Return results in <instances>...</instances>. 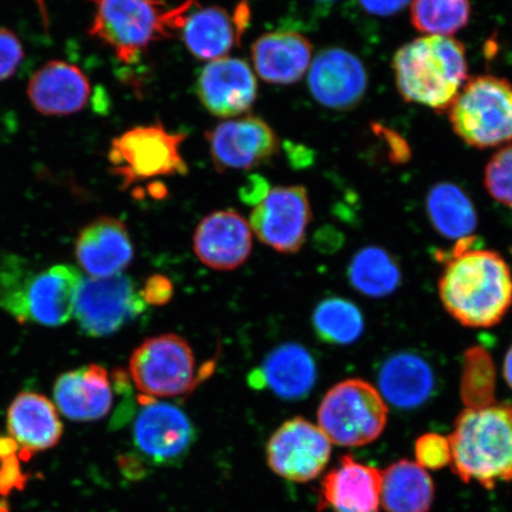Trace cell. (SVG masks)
<instances>
[{
    "mask_svg": "<svg viewBox=\"0 0 512 512\" xmlns=\"http://www.w3.org/2000/svg\"><path fill=\"white\" fill-rule=\"evenodd\" d=\"M439 297L448 315L472 329L494 328L512 305V273L503 256L476 248L475 236L443 255Z\"/></svg>",
    "mask_w": 512,
    "mask_h": 512,
    "instance_id": "1",
    "label": "cell"
},
{
    "mask_svg": "<svg viewBox=\"0 0 512 512\" xmlns=\"http://www.w3.org/2000/svg\"><path fill=\"white\" fill-rule=\"evenodd\" d=\"M396 87L408 104L443 113L469 80V63L462 42L447 36H422L396 51Z\"/></svg>",
    "mask_w": 512,
    "mask_h": 512,
    "instance_id": "2",
    "label": "cell"
},
{
    "mask_svg": "<svg viewBox=\"0 0 512 512\" xmlns=\"http://www.w3.org/2000/svg\"><path fill=\"white\" fill-rule=\"evenodd\" d=\"M448 439L453 472L464 483L492 490L512 482V405L464 409Z\"/></svg>",
    "mask_w": 512,
    "mask_h": 512,
    "instance_id": "3",
    "label": "cell"
},
{
    "mask_svg": "<svg viewBox=\"0 0 512 512\" xmlns=\"http://www.w3.org/2000/svg\"><path fill=\"white\" fill-rule=\"evenodd\" d=\"M89 36L110 48L118 60L131 64L153 43L181 31L196 0L169 8L163 0H92Z\"/></svg>",
    "mask_w": 512,
    "mask_h": 512,
    "instance_id": "4",
    "label": "cell"
},
{
    "mask_svg": "<svg viewBox=\"0 0 512 512\" xmlns=\"http://www.w3.org/2000/svg\"><path fill=\"white\" fill-rule=\"evenodd\" d=\"M454 133L475 149L512 144V83L495 75L467 80L448 108Z\"/></svg>",
    "mask_w": 512,
    "mask_h": 512,
    "instance_id": "5",
    "label": "cell"
},
{
    "mask_svg": "<svg viewBox=\"0 0 512 512\" xmlns=\"http://www.w3.org/2000/svg\"><path fill=\"white\" fill-rule=\"evenodd\" d=\"M187 139L162 124L136 126L113 139L108 162L121 188L159 177L184 176L189 168L182 155Z\"/></svg>",
    "mask_w": 512,
    "mask_h": 512,
    "instance_id": "6",
    "label": "cell"
},
{
    "mask_svg": "<svg viewBox=\"0 0 512 512\" xmlns=\"http://www.w3.org/2000/svg\"><path fill=\"white\" fill-rule=\"evenodd\" d=\"M317 415L318 427L331 443L360 447L380 438L387 426L388 407L373 384L349 379L325 394Z\"/></svg>",
    "mask_w": 512,
    "mask_h": 512,
    "instance_id": "7",
    "label": "cell"
},
{
    "mask_svg": "<svg viewBox=\"0 0 512 512\" xmlns=\"http://www.w3.org/2000/svg\"><path fill=\"white\" fill-rule=\"evenodd\" d=\"M82 279L78 268L72 265L38 271L29 262L18 275L5 312L21 324L57 328L74 316Z\"/></svg>",
    "mask_w": 512,
    "mask_h": 512,
    "instance_id": "8",
    "label": "cell"
},
{
    "mask_svg": "<svg viewBox=\"0 0 512 512\" xmlns=\"http://www.w3.org/2000/svg\"><path fill=\"white\" fill-rule=\"evenodd\" d=\"M189 343L174 334L150 337L133 351L130 376L146 398H176L189 394L202 380Z\"/></svg>",
    "mask_w": 512,
    "mask_h": 512,
    "instance_id": "9",
    "label": "cell"
},
{
    "mask_svg": "<svg viewBox=\"0 0 512 512\" xmlns=\"http://www.w3.org/2000/svg\"><path fill=\"white\" fill-rule=\"evenodd\" d=\"M146 304L124 273L82 279L74 316L83 334L101 338L117 334L145 311Z\"/></svg>",
    "mask_w": 512,
    "mask_h": 512,
    "instance_id": "10",
    "label": "cell"
},
{
    "mask_svg": "<svg viewBox=\"0 0 512 512\" xmlns=\"http://www.w3.org/2000/svg\"><path fill=\"white\" fill-rule=\"evenodd\" d=\"M311 220L307 190L302 185H290L268 190L256 203L248 223L264 245L279 253L294 254L304 246Z\"/></svg>",
    "mask_w": 512,
    "mask_h": 512,
    "instance_id": "11",
    "label": "cell"
},
{
    "mask_svg": "<svg viewBox=\"0 0 512 512\" xmlns=\"http://www.w3.org/2000/svg\"><path fill=\"white\" fill-rule=\"evenodd\" d=\"M142 409L133 424V443L152 464L174 465L187 456L196 433L188 415L171 403L139 395Z\"/></svg>",
    "mask_w": 512,
    "mask_h": 512,
    "instance_id": "12",
    "label": "cell"
},
{
    "mask_svg": "<svg viewBox=\"0 0 512 512\" xmlns=\"http://www.w3.org/2000/svg\"><path fill=\"white\" fill-rule=\"evenodd\" d=\"M266 454L275 475L290 482L307 483L328 465L331 441L318 426L298 416L273 433Z\"/></svg>",
    "mask_w": 512,
    "mask_h": 512,
    "instance_id": "13",
    "label": "cell"
},
{
    "mask_svg": "<svg viewBox=\"0 0 512 512\" xmlns=\"http://www.w3.org/2000/svg\"><path fill=\"white\" fill-rule=\"evenodd\" d=\"M210 157L219 172L249 171L278 155L273 128L259 117L245 115L223 121L207 133Z\"/></svg>",
    "mask_w": 512,
    "mask_h": 512,
    "instance_id": "14",
    "label": "cell"
},
{
    "mask_svg": "<svg viewBox=\"0 0 512 512\" xmlns=\"http://www.w3.org/2000/svg\"><path fill=\"white\" fill-rule=\"evenodd\" d=\"M310 92L318 104L350 111L361 104L368 89V73L358 57L342 48L319 51L307 72Z\"/></svg>",
    "mask_w": 512,
    "mask_h": 512,
    "instance_id": "15",
    "label": "cell"
},
{
    "mask_svg": "<svg viewBox=\"0 0 512 512\" xmlns=\"http://www.w3.org/2000/svg\"><path fill=\"white\" fill-rule=\"evenodd\" d=\"M196 92L210 114L233 119L253 107L258 98V81L246 61L226 56L210 61L202 69Z\"/></svg>",
    "mask_w": 512,
    "mask_h": 512,
    "instance_id": "16",
    "label": "cell"
},
{
    "mask_svg": "<svg viewBox=\"0 0 512 512\" xmlns=\"http://www.w3.org/2000/svg\"><path fill=\"white\" fill-rule=\"evenodd\" d=\"M252 249V229L238 211H214L204 217L195 230L197 258L213 270H236L245 264Z\"/></svg>",
    "mask_w": 512,
    "mask_h": 512,
    "instance_id": "17",
    "label": "cell"
},
{
    "mask_svg": "<svg viewBox=\"0 0 512 512\" xmlns=\"http://www.w3.org/2000/svg\"><path fill=\"white\" fill-rule=\"evenodd\" d=\"M6 428L23 462H29L38 452L54 448L63 435L55 403L36 392H22L12 400L6 413Z\"/></svg>",
    "mask_w": 512,
    "mask_h": 512,
    "instance_id": "18",
    "label": "cell"
},
{
    "mask_svg": "<svg viewBox=\"0 0 512 512\" xmlns=\"http://www.w3.org/2000/svg\"><path fill=\"white\" fill-rule=\"evenodd\" d=\"M75 256L89 277L107 278L123 273L134 258L126 224L111 216H101L88 223L76 239Z\"/></svg>",
    "mask_w": 512,
    "mask_h": 512,
    "instance_id": "19",
    "label": "cell"
},
{
    "mask_svg": "<svg viewBox=\"0 0 512 512\" xmlns=\"http://www.w3.org/2000/svg\"><path fill=\"white\" fill-rule=\"evenodd\" d=\"M27 93L36 112L47 117H66L87 106L92 87L78 66L53 60L31 76Z\"/></svg>",
    "mask_w": 512,
    "mask_h": 512,
    "instance_id": "20",
    "label": "cell"
},
{
    "mask_svg": "<svg viewBox=\"0 0 512 512\" xmlns=\"http://www.w3.org/2000/svg\"><path fill=\"white\" fill-rule=\"evenodd\" d=\"M382 472L345 456L322 480L319 511L379 512Z\"/></svg>",
    "mask_w": 512,
    "mask_h": 512,
    "instance_id": "21",
    "label": "cell"
},
{
    "mask_svg": "<svg viewBox=\"0 0 512 512\" xmlns=\"http://www.w3.org/2000/svg\"><path fill=\"white\" fill-rule=\"evenodd\" d=\"M54 399L57 411L69 420H101L113 406L110 375L99 364L67 371L55 382Z\"/></svg>",
    "mask_w": 512,
    "mask_h": 512,
    "instance_id": "22",
    "label": "cell"
},
{
    "mask_svg": "<svg viewBox=\"0 0 512 512\" xmlns=\"http://www.w3.org/2000/svg\"><path fill=\"white\" fill-rule=\"evenodd\" d=\"M317 381V366L310 351L298 343L279 345L259 369L248 376L255 389H270L278 398L297 401L309 396Z\"/></svg>",
    "mask_w": 512,
    "mask_h": 512,
    "instance_id": "23",
    "label": "cell"
},
{
    "mask_svg": "<svg viewBox=\"0 0 512 512\" xmlns=\"http://www.w3.org/2000/svg\"><path fill=\"white\" fill-rule=\"evenodd\" d=\"M252 60L255 72L270 85L288 86L297 83L309 72L312 44L296 31H273L253 43Z\"/></svg>",
    "mask_w": 512,
    "mask_h": 512,
    "instance_id": "24",
    "label": "cell"
},
{
    "mask_svg": "<svg viewBox=\"0 0 512 512\" xmlns=\"http://www.w3.org/2000/svg\"><path fill=\"white\" fill-rule=\"evenodd\" d=\"M179 32L190 54L209 62L226 57L243 35L235 16L226 9L220 6L202 8L198 3Z\"/></svg>",
    "mask_w": 512,
    "mask_h": 512,
    "instance_id": "25",
    "label": "cell"
},
{
    "mask_svg": "<svg viewBox=\"0 0 512 512\" xmlns=\"http://www.w3.org/2000/svg\"><path fill=\"white\" fill-rule=\"evenodd\" d=\"M379 384L384 401L401 409H412L430 399L435 379L425 358L413 352H400L383 363Z\"/></svg>",
    "mask_w": 512,
    "mask_h": 512,
    "instance_id": "26",
    "label": "cell"
},
{
    "mask_svg": "<svg viewBox=\"0 0 512 512\" xmlns=\"http://www.w3.org/2000/svg\"><path fill=\"white\" fill-rule=\"evenodd\" d=\"M433 499V480L418 463L400 460L382 472L381 504L387 512H428Z\"/></svg>",
    "mask_w": 512,
    "mask_h": 512,
    "instance_id": "27",
    "label": "cell"
},
{
    "mask_svg": "<svg viewBox=\"0 0 512 512\" xmlns=\"http://www.w3.org/2000/svg\"><path fill=\"white\" fill-rule=\"evenodd\" d=\"M428 219L444 238L462 240L472 236L478 216L471 198L457 184L441 182L428 191Z\"/></svg>",
    "mask_w": 512,
    "mask_h": 512,
    "instance_id": "28",
    "label": "cell"
},
{
    "mask_svg": "<svg viewBox=\"0 0 512 512\" xmlns=\"http://www.w3.org/2000/svg\"><path fill=\"white\" fill-rule=\"evenodd\" d=\"M348 275L351 286L370 298L390 296L398 290L402 278L393 256L375 246L364 247L354 255Z\"/></svg>",
    "mask_w": 512,
    "mask_h": 512,
    "instance_id": "29",
    "label": "cell"
},
{
    "mask_svg": "<svg viewBox=\"0 0 512 512\" xmlns=\"http://www.w3.org/2000/svg\"><path fill=\"white\" fill-rule=\"evenodd\" d=\"M313 330L320 341L335 345H350L364 332V317L348 299L331 297L322 300L313 311Z\"/></svg>",
    "mask_w": 512,
    "mask_h": 512,
    "instance_id": "30",
    "label": "cell"
},
{
    "mask_svg": "<svg viewBox=\"0 0 512 512\" xmlns=\"http://www.w3.org/2000/svg\"><path fill=\"white\" fill-rule=\"evenodd\" d=\"M470 0H412L413 27L428 36L458 34L470 23Z\"/></svg>",
    "mask_w": 512,
    "mask_h": 512,
    "instance_id": "31",
    "label": "cell"
},
{
    "mask_svg": "<svg viewBox=\"0 0 512 512\" xmlns=\"http://www.w3.org/2000/svg\"><path fill=\"white\" fill-rule=\"evenodd\" d=\"M460 396L466 408L478 409L494 405L496 369L494 360L483 347H472L464 355Z\"/></svg>",
    "mask_w": 512,
    "mask_h": 512,
    "instance_id": "32",
    "label": "cell"
},
{
    "mask_svg": "<svg viewBox=\"0 0 512 512\" xmlns=\"http://www.w3.org/2000/svg\"><path fill=\"white\" fill-rule=\"evenodd\" d=\"M484 185L495 201L512 208V144L490 158L485 166Z\"/></svg>",
    "mask_w": 512,
    "mask_h": 512,
    "instance_id": "33",
    "label": "cell"
},
{
    "mask_svg": "<svg viewBox=\"0 0 512 512\" xmlns=\"http://www.w3.org/2000/svg\"><path fill=\"white\" fill-rule=\"evenodd\" d=\"M416 463L424 469L440 470L452 463L450 439L438 433H427L416 440Z\"/></svg>",
    "mask_w": 512,
    "mask_h": 512,
    "instance_id": "34",
    "label": "cell"
},
{
    "mask_svg": "<svg viewBox=\"0 0 512 512\" xmlns=\"http://www.w3.org/2000/svg\"><path fill=\"white\" fill-rule=\"evenodd\" d=\"M25 59L24 47L14 31L0 28V82L15 76Z\"/></svg>",
    "mask_w": 512,
    "mask_h": 512,
    "instance_id": "35",
    "label": "cell"
},
{
    "mask_svg": "<svg viewBox=\"0 0 512 512\" xmlns=\"http://www.w3.org/2000/svg\"><path fill=\"white\" fill-rule=\"evenodd\" d=\"M18 453L6 454L0 457V495L9 494L11 490L22 489L27 477L21 470Z\"/></svg>",
    "mask_w": 512,
    "mask_h": 512,
    "instance_id": "36",
    "label": "cell"
},
{
    "mask_svg": "<svg viewBox=\"0 0 512 512\" xmlns=\"http://www.w3.org/2000/svg\"><path fill=\"white\" fill-rule=\"evenodd\" d=\"M140 294H142L145 304L157 306L165 305L168 304L172 296H174V285H172L171 280L166 278L165 275H151V277L145 281Z\"/></svg>",
    "mask_w": 512,
    "mask_h": 512,
    "instance_id": "37",
    "label": "cell"
},
{
    "mask_svg": "<svg viewBox=\"0 0 512 512\" xmlns=\"http://www.w3.org/2000/svg\"><path fill=\"white\" fill-rule=\"evenodd\" d=\"M412 0H360L362 9L369 15L390 17L399 14Z\"/></svg>",
    "mask_w": 512,
    "mask_h": 512,
    "instance_id": "38",
    "label": "cell"
},
{
    "mask_svg": "<svg viewBox=\"0 0 512 512\" xmlns=\"http://www.w3.org/2000/svg\"><path fill=\"white\" fill-rule=\"evenodd\" d=\"M503 374L505 381H507L509 387L512 389V345L504 358Z\"/></svg>",
    "mask_w": 512,
    "mask_h": 512,
    "instance_id": "39",
    "label": "cell"
},
{
    "mask_svg": "<svg viewBox=\"0 0 512 512\" xmlns=\"http://www.w3.org/2000/svg\"><path fill=\"white\" fill-rule=\"evenodd\" d=\"M35 3L37 5L38 10H40L44 27L49 28V15L46 2H44V0H35Z\"/></svg>",
    "mask_w": 512,
    "mask_h": 512,
    "instance_id": "40",
    "label": "cell"
},
{
    "mask_svg": "<svg viewBox=\"0 0 512 512\" xmlns=\"http://www.w3.org/2000/svg\"><path fill=\"white\" fill-rule=\"evenodd\" d=\"M0 512H10L9 505L3 499H0Z\"/></svg>",
    "mask_w": 512,
    "mask_h": 512,
    "instance_id": "41",
    "label": "cell"
},
{
    "mask_svg": "<svg viewBox=\"0 0 512 512\" xmlns=\"http://www.w3.org/2000/svg\"><path fill=\"white\" fill-rule=\"evenodd\" d=\"M318 2H322V3H332V2H337V0H318Z\"/></svg>",
    "mask_w": 512,
    "mask_h": 512,
    "instance_id": "42",
    "label": "cell"
}]
</instances>
